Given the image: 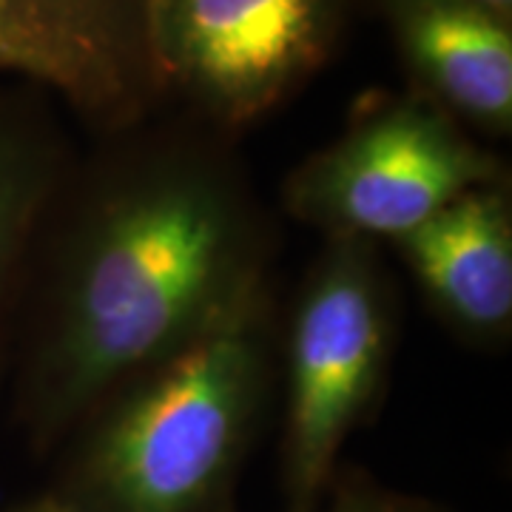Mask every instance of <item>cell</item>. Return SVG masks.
Instances as JSON below:
<instances>
[{
	"mask_svg": "<svg viewBox=\"0 0 512 512\" xmlns=\"http://www.w3.org/2000/svg\"><path fill=\"white\" fill-rule=\"evenodd\" d=\"M228 185L168 165L114 194L86 228L37 367V416L74 419L109 387L197 336L256 274Z\"/></svg>",
	"mask_w": 512,
	"mask_h": 512,
	"instance_id": "cell-1",
	"label": "cell"
},
{
	"mask_svg": "<svg viewBox=\"0 0 512 512\" xmlns=\"http://www.w3.org/2000/svg\"><path fill=\"white\" fill-rule=\"evenodd\" d=\"M265 322L254 279L146 370L57 493L69 512H222L262 390Z\"/></svg>",
	"mask_w": 512,
	"mask_h": 512,
	"instance_id": "cell-2",
	"label": "cell"
},
{
	"mask_svg": "<svg viewBox=\"0 0 512 512\" xmlns=\"http://www.w3.org/2000/svg\"><path fill=\"white\" fill-rule=\"evenodd\" d=\"M387 356L379 271L362 239L336 237L299 302L288 362L285 487L311 512L342 444L376 396Z\"/></svg>",
	"mask_w": 512,
	"mask_h": 512,
	"instance_id": "cell-3",
	"label": "cell"
},
{
	"mask_svg": "<svg viewBox=\"0 0 512 512\" xmlns=\"http://www.w3.org/2000/svg\"><path fill=\"white\" fill-rule=\"evenodd\" d=\"M493 180V160L439 109L404 100L302 165L288 185V205L336 237L399 242L444 205Z\"/></svg>",
	"mask_w": 512,
	"mask_h": 512,
	"instance_id": "cell-4",
	"label": "cell"
},
{
	"mask_svg": "<svg viewBox=\"0 0 512 512\" xmlns=\"http://www.w3.org/2000/svg\"><path fill=\"white\" fill-rule=\"evenodd\" d=\"M342 0H143L151 74L228 123H248L328 55Z\"/></svg>",
	"mask_w": 512,
	"mask_h": 512,
	"instance_id": "cell-5",
	"label": "cell"
},
{
	"mask_svg": "<svg viewBox=\"0 0 512 512\" xmlns=\"http://www.w3.org/2000/svg\"><path fill=\"white\" fill-rule=\"evenodd\" d=\"M0 72L114 117L146 92L143 0H0Z\"/></svg>",
	"mask_w": 512,
	"mask_h": 512,
	"instance_id": "cell-6",
	"label": "cell"
},
{
	"mask_svg": "<svg viewBox=\"0 0 512 512\" xmlns=\"http://www.w3.org/2000/svg\"><path fill=\"white\" fill-rule=\"evenodd\" d=\"M399 245L421 285L453 322L476 333L510 325V205L493 183L444 205Z\"/></svg>",
	"mask_w": 512,
	"mask_h": 512,
	"instance_id": "cell-7",
	"label": "cell"
},
{
	"mask_svg": "<svg viewBox=\"0 0 512 512\" xmlns=\"http://www.w3.org/2000/svg\"><path fill=\"white\" fill-rule=\"evenodd\" d=\"M390 15L413 72L447 109L493 131L510 128V20L458 0H390Z\"/></svg>",
	"mask_w": 512,
	"mask_h": 512,
	"instance_id": "cell-8",
	"label": "cell"
},
{
	"mask_svg": "<svg viewBox=\"0 0 512 512\" xmlns=\"http://www.w3.org/2000/svg\"><path fill=\"white\" fill-rule=\"evenodd\" d=\"M40 191V163L18 134L0 123V293L32 228Z\"/></svg>",
	"mask_w": 512,
	"mask_h": 512,
	"instance_id": "cell-9",
	"label": "cell"
},
{
	"mask_svg": "<svg viewBox=\"0 0 512 512\" xmlns=\"http://www.w3.org/2000/svg\"><path fill=\"white\" fill-rule=\"evenodd\" d=\"M330 512H424L402 504V501H390L382 495H350L345 501H339Z\"/></svg>",
	"mask_w": 512,
	"mask_h": 512,
	"instance_id": "cell-10",
	"label": "cell"
},
{
	"mask_svg": "<svg viewBox=\"0 0 512 512\" xmlns=\"http://www.w3.org/2000/svg\"><path fill=\"white\" fill-rule=\"evenodd\" d=\"M458 3H467V6H476L481 12H490L495 18L510 20L512 0H458Z\"/></svg>",
	"mask_w": 512,
	"mask_h": 512,
	"instance_id": "cell-11",
	"label": "cell"
},
{
	"mask_svg": "<svg viewBox=\"0 0 512 512\" xmlns=\"http://www.w3.org/2000/svg\"><path fill=\"white\" fill-rule=\"evenodd\" d=\"M15 512H69V507L57 498V495H46V498H37L32 504L20 507Z\"/></svg>",
	"mask_w": 512,
	"mask_h": 512,
	"instance_id": "cell-12",
	"label": "cell"
}]
</instances>
